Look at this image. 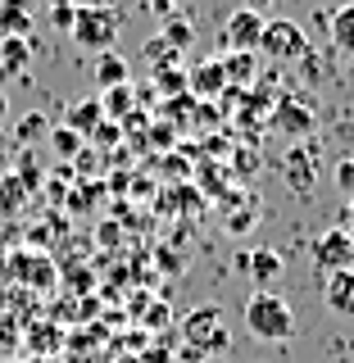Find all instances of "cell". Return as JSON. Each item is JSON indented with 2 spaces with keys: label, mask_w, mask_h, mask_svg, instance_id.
<instances>
[{
  "label": "cell",
  "mask_w": 354,
  "mask_h": 363,
  "mask_svg": "<svg viewBox=\"0 0 354 363\" xmlns=\"http://www.w3.org/2000/svg\"><path fill=\"white\" fill-rule=\"evenodd\" d=\"M28 60H32L28 37H0V73H23Z\"/></svg>",
  "instance_id": "17"
},
{
  "label": "cell",
  "mask_w": 354,
  "mask_h": 363,
  "mask_svg": "<svg viewBox=\"0 0 354 363\" xmlns=\"http://www.w3.org/2000/svg\"><path fill=\"white\" fill-rule=\"evenodd\" d=\"M100 109H105V118H128V109H132V86L123 82V86H109L105 96H100Z\"/></svg>",
  "instance_id": "24"
},
{
  "label": "cell",
  "mask_w": 354,
  "mask_h": 363,
  "mask_svg": "<svg viewBox=\"0 0 354 363\" xmlns=\"http://www.w3.org/2000/svg\"><path fill=\"white\" fill-rule=\"evenodd\" d=\"M23 200H28V186H23V177H18V173H0V218L18 213Z\"/></svg>",
  "instance_id": "18"
},
{
  "label": "cell",
  "mask_w": 354,
  "mask_h": 363,
  "mask_svg": "<svg viewBox=\"0 0 354 363\" xmlns=\"http://www.w3.org/2000/svg\"><path fill=\"white\" fill-rule=\"evenodd\" d=\"M236 268L255 281V291H272V281L282 277L287 259H282L277 250H245V255H236Z\"/></svg>",
  "instance_id": "9"
},
{
  "label": "cell",
  "mask_w": 354,
  "mask_h": 363,
  "mask_svg": "<svg viewBox=\"0 0 354 363\" xmlns=\"http://www.w3.org/2000/svg\"><path fill=\"white\" fill-rule=\"evenodd\" d=\"M5 118H9V96L0 91V123H5Z\"/></svg>",
  "instance_id": "34"
},
{
  "label": "cell",
  "mask_w": 354,
  "mask_h": 363,
  "mask_svg": "<svg viewBox=\"0 0 354 363\" xmlns=\"http://www.w3.org/2000/svg\"><path fill=\"white\" fill-rule=\"evenodd\" d=\"M145 5H150L155 14H173V9H177V0H145Z\"/></svg>",
  "instance_id": "31"
},
{
  "label": "cell",
  "mask_w": 354,
  "mask_h": 363,
  "mask_svg": "<svg viewBox=\"0 0 354 363\" xmlns=\"http://www.w3.org/2000/svg\"><path fill=\"white\" fill-rule=\"evenodd\" d=\"M323 304L332 318H354V268H341L323 277Z\"/></svg>",
  "instance_id": "11"
},
{
  "label": "cell",
  "mask_w": 354,
  "mask_h": 363,
  "mask_svg": "<svg viewBox=\"0 0 354 363\" xmlns=\"http://www.w3.org/2000/svg\"><path fill=\"white\" fill-rule=\"evenodd\" d=\"M28 363H60V359H55V354H50V359H45V354H32Z\"/></svg>",
  "instance_id": "35"
},
{
  "label": "cell",
  "mask_w": 354,
  "mask_h": 363,
  "mask_svg": "<svg viewBox=\"0 0 354 363\" xmlns=\"http://www.w3.org/2000/svg\"><path fill=\"white\" fill-rule=\"evenodd\" d=\"M96 82L100 86H123V82H128V60H118V55H114V50H105V55H100V60H96Z\"/></svg>",
  "instance_id": "19"
},
{
  "label": "cell",
  "mask_w": 354,
  "mask_h": 363,
  "mask_svg": "<svg viewBox=\"0 0 354 363\" xmlns=\"http://www.w3.org/2000/svg\"><path fill=\"white\" fill-rule=\"evenodd\" d=\"M241 323H245V332L255 340H264V345H277V340L295 336V313L277 291H250V300L241 309Z\"/></svg>",
  "instance_id": "1"
},
{
  "label": "cell",
  "mask_w": 354,
  "mask_h": 363,
  "mask_svg": "<svg viewBox=\"0 0 354 363\" xmlns=\"http://www.w3.org/2000/svg\"><path fill=\"white\" fill-rule=\"evenodd\" d=\"M191 109H196V96H191V91H187V96L164 100V113H168L173 123H187V118H191Z\"/></svg>",
  "instance_id": "28"
},
{
  "label": "cell",
  "mask_w": 354,
  "mask_h": 363,
  "mask_svg": "<svg viewBox=\"0 0 354 363\" xmlns=\"http://www.w3.org/2000/svg\"><path fill=\"white\" fill-rule=\"evenodd\" d=\"M32 0H0V37H28Z\"/></svg>",
  "instance_id": "14"
},
{
  "label": "cell",
  "mask_w": 354,
  "mask_h": 363,
  "mask_svg": "<svg viewBox=\"0 0 354 363\" xmlns=\"http://www.w3.org/2000/svg\"><path fill=\"white\" fill-rule=\"evenodd\" d=\"M73 14H77V5H68V0H55L50 5V18L60 23V28H73Z\"/></svg>",
  "instance_id": "30"
},
{
  "label": "cell",
  "mask_w": 354,
  "mask_h": 363,
  "mask_svg": "<svg viewBox=\"0 0 354 363\" xmlns=\"http://www.w3.org/2000/svg\"><path fill=\"white\" fill-rule=\"evenodd\" d=\"M45 141H50V150H55V159H77V155H82V136H77L73 128H64V123H60V128H50V136H45Z\"/></svg>",
  "instance_id": "23"
},
{
  "label": "cell",
  "mask_w": 354,
  "mask_h": 363,
  "mask_svg": "<svg viewBox=\"0 0 354 363\" xmlns=\"http://www.w3.org/2000/svg\"><path fill=\"white\" fill-rule=\"evenodd\" d=\"M259 55H268L272 64H291L309 55V37L295 18H264V32H259Z\"/></svg>",
  "instance_id": "4"
},
{
  "label": "cell",
  "mask_w": 354,
  "mask_h": 363,
  "mask_svg": "<svg viewBox=\"0 0 354 363\" xmlns=\"http://www.w3.org/2000/svg\"><path fill=\"white\" fill-rule=\"evenodd\" d=\"M219 64H223V77H227V86H250V82H255V68H259V60H255V55H236V50L219 55Z\"/></svg>",
  "instance_id": "16"
},
{
  "label": "cell",
  "mask_w": 354,
  "mask_h": 363,
  "mask_svg": "<svg viewBox=\"0 0 354 363\" xmlns=\"http://www.w3.org/2000/svg\"><path fill=\"white\" fill-rule=\"evenodd\" d=\"M332 177H336V191H341V196H345V200H354V159H341Z\"/></svg>",
  "instance_id": "29"
},
{
  "label": "cell",
  "mask_w": 354,
  "mask_h": 363,
  "mask_svg": "<svg viewBox=\"0 0 354 363\" xmlns=\"http://www.w3.org/2000/svg\"><path fill=\"white\" fill-rule=\"evenodd\" d=\"M259 32H264V14H255V9H236V14L223 18V55L236 50V55H255L259 50Z\"/></svg>",
  "instance_id": "7"
},
{
  "label": "cell",
  "mask_w": 354,
  "mask_h": 363,
  "mask_svg": "<svg viewBox=\"0 0 354 363\" xmlns=\"http://www.w3.org/2000/svg\"><path fill=\"white\" fill-rule=\"evenodd\" d=\"M223 86H227V77H223V64H219V60H204V64H196V68H187V91H191V96L214 100Z\"/></svg>",
  "instance_id": "13"
},
{
  "label": "cell",
  "mask_w": 354,
  "mask_h": 363,
  "mask_svg": "<svg viewBox=\"0 0 354 363\" xmlns=\"http://www.w3.org/2000/svg\"><path fill=\"white\" fill-rule=\"evenodd\" d=\"M118 28H123V14L114 5H77L68 37L82 45V50L105 55V50H114V41H118Z\"/></svg>",
  "instance_id": "3"
},
{
  "label": "cell",
  "mask_w": 354,
  "mask_h": 363,
  "mask_svg": "<svg viewBox=\"0 0 354 363\" xmlns=\"http://www.w3.org/2000/svg\"><path fill=\"white\" fill-rule=\"evenodd\" d=\"M18 350H23V323L14 313H0V363L18 359Z\"/></svg>",
  "instance_id": "21"
},
{
  "label": "cell",
  "mask_w": 354,
  "mask_h": 363,
  "mask_svg": "<svg viewBox=\"0 0 354 363\" xmlns=\"http://www.w3.org/2000/svg\"><path fill=\"white\" fill-rule=\"evenodd\" d=\"M155 86H159V96L164 100H173V96H187V68H177V64H159L155 68Z\"/></svg>",
  "instance_id": "22"
},
{
  "label": "cell",
  "mask_w": 354,
  "mask_h": 363,
  "mask_svg": "<svg viewBox=\"0 0 354 363\" xmlns=\"http://www.w3.org/2000/svg\"><path fill=\"white\" fill-rule=\"evenodd\" d=\"M282 173H287V182H291V191H309L314 186V177H318V145L309 141V145H291L287 150V159H282Z\"/></svg>",
  "instance_id": "10"
},
{
  "label": "cell",
  "mask_w": 354,
  "mask_h": 363,
  "mask_svg": "<svg viewBox=\"0 0 354 363\" xmlns=\"http://www.w3.org/2000/svg\"><path fill=\"white\" fill-rule=\"evenodd\" d=\"M309 255H314V268L323 272V277H332L341 268H354V236L336 223V227H327V232L314 236Z\"/></svg>",
  "instance_id": "5"
},
{
  "label": "cell",
  "mask_w": 354,
  "mask_h": 363,
  "mask_svg": "<svg viewBox=\"0 0 354 363\" xmlns=\"http://www.w3.org/2000/svg\"><path fill=\"white\" fill-rule=\"evenodd\" d=\"M64 128H73L77 136H96L100 128H105V109H100V100L96 96H87V100H77V105H68V113H64Z\"/></svg>",
  "instance_id": "12"
},
{
  "label": "cell",
  "mask_w": 354,
  "mask_h": 363,
  "mask_svg": "<svg viewBox=\"0 0 354 363\" xmlns=\"http://www.w3.org/2000/svg\"><path fill=\"white\" fill-rule=\"evenodd\" d=\"M268 128L277 132V136H287V141H304V136L318 128V109H314V100H304V96H287V100H277V109H272Z\"/></svg>",
  "instance_id": "6"
},
{
  "label": "cell",
  "mask_w": 354,
  "mask_h": 363,
  "mask_svg": "<svg viewBox=\"0 0 354 363\" xmlns=\"http://www.w3.org/2000/svg\"><path fill=\"white\" fill-rule=\"evenodd\" d=\"M23 345H28L32 354H45V359H50V350H60V345H64V336H60V332H50L45 323H32L28 332H23Z\"/></svg>",
  "instance_id": "20"
},
{
  "label": "cell",
  "mask_w": 354,
  "mask_h": 363,
  "mask_svg": "<svg viewBox=\"0 0 354 363\" xmlns=\"http://www.w3.org/2000/svg\"><path fill=\"white\" fill-rule=\"evenodd\" d=\"M177 336H182V345H187V363H204L209 354H223L227 340H232L227 318H223L219 304H200V309H191L187 318H182Z\"/></svg>",
  "instance_id": "2"
},
{
  "label": "cell",
  "mask_w": 354,
  "mask_h": 363,
  "mask_svg": "<svg viewBox=\"0 0 354 363\" xmlns=\"http://www.w3.org/2000/svg\"><path fill=\"white\" fill-rule=\"evenodd\" d=\"M341 227L354 232V200H345V209H341Z\"/></svg>",
  "instance_id": "32"
},
{
  "label": "cell",
  "mask_w": 354,
  "mask_h": 363,
  "mask_svg": "<svg viewBox=\"0 0 354 363\" xmlns=\"http://www.w3.org/2000/svg\"><path fill=\"white\" fill-rule=\"evenodd\" d=\"M145 60H150L155 68H159V60H164V68H168V64H177V50L164 37H150V41H145Z\"/></svg>",
  "instance_id": "27"
},
{
  "label": "cell",
  "mask_w": 354,
  "mask_h": 363,
  "mask_svg": "<svg viewBox=\"0 0 354 363\" xmlns=\"http://www.w3.org/2000/svg\"><path fill=\"white\" fill-rule=\"evenodd\" d=\"M272 5H277V0H245V9H255V14H268Z\"/></svg>",
  "instance_id": "33"
},
{
  "label": "cell",
  "mask_w": 354,
  "mask_h": 363,
  "mask_svg": "<svg viewBox=\"0 0 354 363\" xmlns=\"http://www.w3.org/2000/svg\"><path fill=\"white\" fill-rule=\"evenodd\" d=\"M68 363H87V359H68Z\"/></svg>",
  "instance_id": "36"
},
{
  "label": "cell",
  "mask_w": 354,
  "mask_h": 363,
  "mask_svg": "<svg viewBox=\"0 0 354 363\" xmlns=\"http://www.w3.org/2000/svg\"><path fill=\"white\" fill-rule=\"evenodd\" d=\"M327 32H332V45L345 60H354V5H341L332 18H327Z\"/></svg>",
  "instance_id": "15"
},
{
  "label": "cell",
  "mask_w": 354,
  "mask_h": 363,
  "mask_svg": "<svg viewBox=\"0 0 354 363\" xmlns=\"http://www.w3.org/2000/svg\"><path fill=\"white\" fill-rule=\"evenodd\" d=\"M191 37H196V28H191L187 18L168 14V23H164V41L173 45V50H187V45H191Z\"/></svg>",
  "instance_id": "26"
},
{
  "label": "cell",
  "mask_w": 354,
  "mask_h": 363,
  "mask_svg": "<svg viewBox=\"0 0 354 363\" xmlns=\"http://www.w3.org/2000/svg\"><path fill=\"white\" fill-rule=\"evenodd\" d=\"M55 123L45 118V113H28V118H18V145H32V141H41V136H50Z\"/></svg>",
  "instance_id": "25"
},
{
  "label": "cell",
  "mask_w": 354,
  "mask_h": 363,
  "mask_svg": "<svg viewBox=\"0 0 354 363\" xmlns=\"http://www.w3.org/2000/svg\"><path fill=\"white\" fill-rule=\"evenodd\" d=\"M0 272L28 281V286H37V291H45L55 281V264L45 255H37V250H9V259H0Z\"/></svg>",
  "instance_id": "8"
}]
</instances>
